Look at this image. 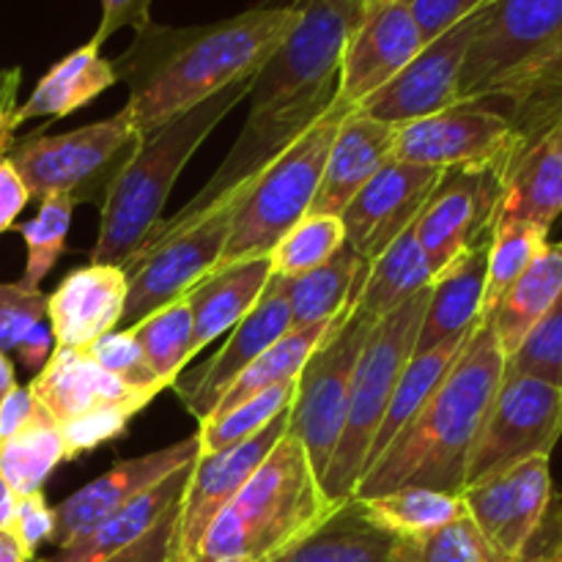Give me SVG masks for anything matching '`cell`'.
<instances>
[{
	"mask_svg": "<svg viewBox=\"0 0 562 562\" xmlns=\"http://www.w3.org/2000/svg\"><path fill=\"white\" fill-rule=\"evenodd\" d=\"M519 562H562V492L552 494L547 514Z\"/></svg>",
	"mask_w": 562,
	"mask_h": 562,
	"instance_id": "cell-52",
	"label": "cell"
},
{
	"mask_svg": "<svg viewBox=\"0 0 562 562\" xmlns=\"http://www.w3.org/2000/svg\"><path fill=\"white\" fill-rule=\"evenodd\" d=\"M296 379L294 382H285L280 387L267 390V393L256 395V398L245 401V404L234 406L225 415H214L209 420L198 423V445H201V453L209 456L217 453V450L234 448V445L245 442V439L256 437L258 431L269 426L278 415H283L285 409L294 401Z\"/></svg>",
	"mask_w": 562,
	"mask_h": 562,
	"instance_id": "cell-41",
	"label": "cell"
},
{
	"mask_svg": "<svg viewBox=\"0 0 562 562\" xmlns=\"http://www.w3.org/2000/svg\"><path fill=\"white\" fill-rule=\"evenodd\" d=\"M14 508H16V497H14V492L9 488V483H5L3 472H0V530L11 527Z\"/></svg>",
	"mask_w": 562,
	"mask_h": 562,
	"instance_id": "cell-58",
	"label": "cell"
},
{
	"mask_svg": "<svg viewBox=\"0 0 562 562\" xmlns=\"http://www.w3.org/2000/svg\"><path fill=\"white\" fill-rule=\"evenodd\" d=\"M71 212H75V201L64 192H55L38 201L36 217L20 225V234L27 247L25 274L20 283L27 289H42V280L53 272L58 263L60 252L66 247V236H69Z\"/></svg>",
	"mask_w": 562,
	"mask_h": 562,
	"instance_id": "cell-43",
	"label": "cell"
},
{
	"mask_svg": "<svg viewBox=\"0 0 562 562\" xmlns=\"http://www.w3.org/2000/svg\"><path fill=\"white\" fill-rule=\"evenodd\" d=\"M99 49V44L88 42L53 64V69L36 82L31 97L16 108V126L44 115L64 119L113 88L119 82L113 60L104 58Z\"/></svg>",
	"mask_w": 562,
	"mask_h": 562,
	"instance_id": "cell-30",
	"label": "cell"
},
{
	"mask_svg": "<svg viewBox=\"0 0 562 562\" xmlns=\"http://www.w3.org/2000/svg\"><path fill=\"white\" fill-rule=\"evenodd\" d=\"M398 126L382 124L362 110H349L340 121L324 162L322 181L307 214L340 217L351 198L371 181V176L393 157Z\"/></svg>",
	"mask_w": 562,
	"mask_h": 562,
	"instance_id": "cell-24",
	"label": "cell"
},
{
	"mask_svg": "<svg viewBox=\"0 0 562 562\" xmlns=\"http://www.w3.org/2000/svg\"><path fill=\"white\" fill-rule=\"evenodd\" d=\"M562 291V241H549L536 261L527 267V272L508 289V294L499 300L492 316L497 344L503 349L505 360L519 351L527 335L538 327L543 316L552 311Z\"/></svg>",
	"mask_w": 562,
	"mask_h": 562,
	"instance_id": "cell-31",
	"label": "cell"
},
{
	"mask_svg": "<svg viewBox=\"0 0 562 562\" xmlns=\"http://www.w3.org/2000/svg\"><path fill=\"white\" fill-rule=\"evenodd\" d=\"M346 245V231L340 217L329 214H307L269 252L272 274L280 278H302L322 263H327Z\"/></svg>",
	"mask_w": 562,
	"mask_h": 562,
	"instance_id": "cell-42",
	"label": "cell"
},
{
	"mask_svg": "<svg viewBox=\"0 0 562 562\" xmlns=\"http://www.w3.org/2000/svg\"><path fill=\"white\" fill-rule=\"evenodd\" d=\"M434 280L428 269L423 247L415 236V225L406 234H401L382 256L368 263V274L360 285L355 307L366 313L368 318L379 322L382 316L393 313L423 289H428Z\"/></svg>",
	"mask_w": 562,
	"mask_h": 562,
	"instance_id": "cell-34",
	"label": "cell"
},
{
	"mask_svg": "<svg viewBox=\"0 0 562 562\" xmlns=\"http://www.w3.org/2000/svg\"><path fill=\"white\" fill-rule=\"evenodd\" d=\"M349 113L344 102L333 99L327 113L307 126L289 148L258 170L247 187L231 223L228 245L214 272L269 256L280 239L307 217L322 181L324 162L340 121ZM212 272V274H214Z\"/></svg>",
	"mask_w": 562,
	"mask_h": 562,
	"instance_id": "cell-8",
	"label": "cell"
},
{
	"mask_svg": "<svg viewBox=\"0 0 562 562\" xmlns=\"http://www.w3.org/2000/svg\"><path fill=\"white\" fill-rule=\"evenodd\" d=\"M470 335H467V338L448 340V344H439L428 351H415V355L409 357L398 384H395L393 398H390L387 412H384L376 439H373L371 456H368V470L382 459L384 450L393 445V439L398 437V434L415 420L417 412L426 406V401L431 398V393L439 387V382L448 376L450 366H453L456 357L461 355V349H464V344L470 340Z\"/></svg>",
	"mask_w": 562,
	"mask_h": 562,
	"instance_id": "cell-35",
	"label": "cell"
},
{
	"mask_svg": "<svg viewBox=\"0 0 562 562\" xmlns=\"http://www.w3.org/2000/svg\"><path fill=\"white\" fill-rule=\"evenodd\" d=\"M47 322V294L22 283H0V351H16L27 333Z\"/></svg>",
	"mask_w": 562,
	"mask_h": 562,
	"instance_id": "cell-47",
	"label": "cell"
},
{
	"mask_svg": "<svg viewBox=\"0 0 562 562\" xmlns=\"http://www.w3.org/2000/svg\"><path fill=\"white\" fill-rule=\"evenodd\" d=\"M176 516H179V508L168 510L146 536H140L135 543H130L126 549L99 562H170L176 538Z\"/></svg>",
	"mask_w": 562,
	"mask_h": 562,
	"instance_id": "cell-50",
	"label": "cell"
},
{
	"mask_svg": "<svg viewBox=\"0 0 562 562\" xmlns=\"http://www.w3.org/2000/svg\"><path fill=\"white\" fill-rule=\"evenodd\" d=\"M503 379L505 355L492 324L481 318L448 376L366 472L355 497H379L401 488L464 492L467 464Z\"/></svg>",
	"mask_w": 562,
	"mask_h": 562,
	"instance_id": "cell-3",
	"label": "cell"
},
{
	"mask_svg": "<svg viewBox=\"0 0 562 562\" xmlns=\"http://www.w3.org/2000/svg\"><path fill=\"white\" fill-rule=\"evenodd\" d=\"M252 179L236 184L192 217L159 220L148 231L143 245L121 263L126 274V305L119 329L135 327L159 307L187 296L217 269L234 212Z\"/></svg>",
	"mask_w": 562,
	"mask_h": 562,
	"instance_id": "cell-7",
	"label": "cell"
},
{
	"mask_svg": "<svg viewBox=\"0 0 562 562\" xmlns=\"http://www.w3.org/2000/svg\"><path fill=\"white\" fill-rule=\"evenodd\" d=\"M475 14L428 42L393 80L379 88L357 110L382 124L404 126L426 115L442 113L459 102V77L470 44Z\"/></svg>",
	"mask_w": 562,
	"mask_h": 562,
	"instance_id": "cell-20",
	"label": "cell"
},
{
	"mask_svg": "<svg viewBox=\"0 0 562 562\" xmlns=\"http://www.w3.org/2000/svg\"><path fill=\"white\" fill-rule=\"evenodd\" d=\"M27 390L58 426L69 461L119 439L132 417L157 398L104 371L88 349H53Z\"/></svg>",
	"mask_w": 562,
	"mask_h": 562,
	"instance_id": "cell-9",
	"label": "cell"
},
{
	"mask_svg": "<svg viewBox=\"0 0 562 562\" xmlns=\"http://www.w3.org/2000/svg\"><path fill=\"white\" fill-rule=\"evenodd\" d=\"M481 102L510 121L519 151L541 140L562 115V27L541 53L499 80Z\"/></svg>",
	"mask_w": 562,
	"mask_h": 562,
	"instance_id": "cell-25",
	"label": "cell"
},
{
	"mask_svg": "<svg viewBox=\"0 0 562 562\" xmlns=\"http://www.w3.org/2000/svg\"><path fill=\"white\" fill-rule=\"evenodd\" d=\"M140 132L124 113L64 135H27L11 140L5 157L11 159L31 198L64 192L77 203H97L102 209L115 176L121 173L140 143Z\"/></svg>",
	"mask_w": 562,
	"mask_h": 562,
	"instance_id": "cell-10",
	"label": "cell"
},
{
	"mask_svg": "<svg viewBox=\"0 0 562 562\" xmlns=\"http://www.w3.org/2000/svg\"><path fill=\"white\" fill-rule=\"evenodd\" d=\"M14 387H16L14 366H11L9 355H3V351H0V401H3Z\"/></svg>",
	"mask_w": 562,
	"mask_h": 562,
	"instance_id": "cell-59",
	"label": "cell"
},
{
	"mask_svg": "<svg viewBox=\"0 0 562 562\" xmlns=\"http://www.w3.org/2000/svg\"><path fill=\"white\" fill-rule=\"evenodd\" d=\"M406 3L420 27L423 42L428 44L475 14L486 0H406Z\"/></svg>",
	"mask_w": 562,
	"mask_h": 562,
	"instance_id": "cell-49",
	"label": "cell"
},
{
	"mask_svg": "<svg viewBox=\"0 0 562 562\" xmlns=\"http://www.w3.org/2000/svg\"><path fill=\"white\" fill-rule=\"evenodd\" d=\"M31 562H53V560H49V558H33Z\"/></svg>",
	"mask_w": 562,
	"mask_h": 562,
	"instance_id": "cell-61",
	"label": "cell"
},
{
	"mask_svg": "<svg viewBox=\"0 0 562 562\" xmlns=\"http://www.w3.org/2000/svg\"><path fill=\"white\" fill-rule=\"evenodd\" d=\"M488 245H492V236L461 252L431 280V296H428L426 313H423L415 351H428L448 340L467 338L481 324Z\"/></svg>",
	"mask_w": 562,
	"mask_h": 562,
	"instance_id": "cell-26",
	"label": "cell"
},
{
	"mask_svg": "<svg viewBox=\"0 0 562 562\" xmlns=\"http://www.w3.org/2000/svg\"><path fill=\"white\" fill-rule=\"evenodd\" d=\"M562 214V154L538 140L521 148L505 170V190L499 201L497 223H519L552 228Z\"/></svg>",
	"mask_w": 562,
	"mask_h": 562,
	"instance_id": "cell-32",
	"label": "cell"
},
{
	"mask_svg": "<svg viewBox=\"0 0 562 562\" xmlns=\"http://www.w3.org/2000/svg\"><path fill=\"white\" fill-rule=\"evenodd\" d=\"M195 464V461H192ZM192 464L181 467V470L170 472L168 477L151 486L148 492H143L140 497H135L132 503H126L124 508H119L115 514H110L97 530L88 532L86 538L75 541L71 547L58 549L53 562H99L110 554L121 552L130 543H135L137 538L146 536L159 519H162L168 510L179 508L181 494H184L187 481H190Z\"/></svg>",
	"mask_w": 562,
	"mask_h": 562,
	"instance_id": "cell-29",
	"label": "cell"
},
{
	"mask_svg": "<svg viewBox=\"0 0 562 562\" xmlns=\"http://www.w3.org/2000/svg\"><path fill=\"white\" fill-rule=\"evenodd\" d=\"M27 201H31V192H27L25 181L20 179L11 159L0 154V234L14 228Z\"/></svg>",
	"mask_w": 562,
	"mask_h": 562,
	"instance_id": "cell-53",
	"label": "cell"
},
{
	"mask_svg": "<svg viewBox=\"0 0 562 562\" xmlns=\"http://www.w3.org/2000/svg\"><path fill=\"white\" fill-rule=\"evenodd\" d=\"M552 494L549 459H530L492 481L467 486L461 499L467 516L475 521L494 552L508 562H519L547 514Z\"/></svg>",
	"mask_w": 562,
	"mask_h": 562,
	"instance_id": "cell-21",
	"label": "cell"
},
{
	"mask_svg": "<svg viewBox=\"0 0 562 562\" xmlns=\"http://www.w3.org/2000/svg\"><path fill=\"white\" fill-rule=\"evenodd\" d=\"M373 324L376 322L355 305L346 307L296 376L294 401L289 406V434L302 442L318 481H324L344 431L351 376Z\"/></svg>",
	"mask_w": 562,
	"mask_h": 562,
	"instance_id": "cell-11",
	"label": "cell"
},
{
	"mask_svg": "<svg viewBox=\"0 0 562 562\" xmlns=\"http://www.w3.org/2000/svg\"><path fill=\"white\" fill-rule=\"evenodd\" d=\"M102 3V16H99L97 33H93L91 42L102 47L113 33L132 27V31H140L151 22V5L154 0H99Z\"/></svg>",
	"mask_w": 562,
	"mask_h": 562,
	"instance_id": "cell-51",
	"label": "cell"
},
{
	"mask_svg": "<svg viewBox=\"0 0 562 562\" xmlns=\"http://www.w3.org/2000/svg\"><path fill=\"white\" fill-rule=\"evenodd\" d=\"M285 434H289V409L274 417L256 437L245 439L234 448L217 450V453L198 456L184 494H181L170 562L195 560L203 536L220 516V510L239 494V488L250 481L252 472L261 467V461L272 453V448Z\"/></svg>",
	"mask_w": 562,
	"mask_h": 562,
	"instance_id": "cell-17",
	"label": "cell"
},
{
	"mask_svg": "<svg viewBox=\"0 0 562 562\" xmlns=\"http://www.w3.org/2000/svg\"><path fill=\"white\" fill-rule=\"evenodd\" d=\"M519 154V137L486 102H456L442 113L398 126L393 159L437 170L503 168Z\"/></svg>",
	"mask_w": 562,
	"mask_h": 562,
	"instance_id": "cell-14",
	"label": "cell"
},
{
	"mask_svg": "<svg viewBox=\"0 0 562 562\" xmlns=\"http://www.w3.org/2000/svg\"><path fill=\"white\" fill-rule=\"evenodd\" d=\"M549 245V231L541 225L505 220L494 225L492 245H488V269H486V296H483V318L494 313L510 285L527 272L538 252Z\"/></svg>",
	"mask_w": 562,
	"mask_h": 562,
	"instance_id": "cell-40",
	"label": "cell"
},
{
	"mask_svg": "<svg viewBox=\"0 0 562 562\" xmlns=\"http://www.w3.org/2000/svg\"><path fill=\"white\" fill-rule=\"evenodd\" d=\"M398 562H508L494 552L470 516L415 538H398Z\"/></svg>",
	"mask_w": 562,
	"mask_h": 562,
	"instance_id": "cell-44",
	"label": "cell"
},
{
	"mask_svg": "<svg viewBox=\"0 0 562 562\" xmlns=\"http://www.w3.org/2000/svg\"><path fill=\"white\" fill-rule=\"evenodd\" d=\"M300 16V5L263 3L206 25H159L135 31L113 60L130 99L121 113L140 135L206 102L214 93L252 80Z\"/></svg>",
	"mask_w": 562,
	"mask_h": 562,
	"instance_id": "cell-1",
	"label": "cell"
},
{
	"mask_svg": "<svg viewBox=\"0 0 562 562\" xmlns=\"http://www.w3.org/2000/svg\"><path fill=\"white\" fill-rule=\"evenodd\" d=\"M38 412H42V406L33 398L31 390L16 384V387L0 401V442H5V439L20 434L25 426H31L38 417Z\"/></svg>",
	"mask_w": 562,
	"mask_h": 562,
	"instance_id": "cell-54",
	"label": "cell"
},
{
	"mask_svg": "<svg viewBox=\"0 0 562 562\" xmlns=\"http://www.w3.org/2000/svg\"><path fill=\"white\" fill-rule=\"evenodd\" d=\"M53 329H49L47 322H42L22 338V344L16 346V357H20L22 368L33 371V376H36L44 368V362L49 360V355H53Z\"/></svg>",
	"mask_w": 562,
	"mask_h": 562,
	"instance_id": "cell-56",
	"label": "cell"
},
{
	"mask_svg": "<svg viewBox=\"0 0 562 562\" xmlns=\"http://www.w3.org/2000/svg\"><path fill=\"white\" fill-rule=\"evenodd\" d=\"M22 69L11 66V69L0 71V154L9 151L11 140L16 132V97H20Z\"/></svg>",
	"mask_w": 562,
	"mask_h": 562,
	"instance_id": "cell-55",
	"label": "cell"
},
{
	"mask_svg": "<svg viewBox=\"0 0 562 562\" xmlns=\"http://www.w3.org/2000/svg\"><path fill=\"white\" fill-rule=\"evenodd\" d=\"M333 322L316 324V327H307V329H291V333H285L278 344L269 346V349L263 351L258 360H252L250 366H247L245 371L234 379V384L225 390L223 398H220V404L214 406V412L209 417L225 415V412H231L234 406L245 404V401L256 398V395L267 393V390L280 387V384H285V382H294V379L300 376L302 368H305V362L311 360L313 351H316V346L324 340V335L329 333Z\"/></svg>",
	"mask_w": 562,
	"mask_h": 562,
	"instance_id": "cell-36",
	"label": "cell"
},
{
	"mask_svg": "<svg viewBox=\"0 0 562 562\" xmlns=\"http://www.w3.org/2000/svg\"><path fill=\"white\" fill-rule=\"evenodd\" d=\"M126 305V274L119 263H88L60 280L47 296L55 349H91L115 333Z\"/></svg>",
	"mask_w": 562,
	"mask_h": 562,
	"instance_id": "cell-23",
	"label": "cell"
},
{
	"mask_svg": "<svg viewBox=\"0 0 562 562\" xmlns=\"http://www.w3.org/2000/svg\"><path fill=\"white\" fill-rule=\"evenodd\" d=\"M505 190L503 168L448 170L415 223L428 269L437 278L472 245L494 234Z\"/></svg>",
	"mask_w": 562,
	"mask_h": 562,
	"instance_id": "cell-15",
	"label": "cell"
},
{
	"mask_svg": "<svg viewBox=\"0 0 562 562\" xmlns=\"http://www.w3.org/2000/svg\"><path fill=\"white\" fill-rule=\"evenodd\" d=\"M360 505L373 525L398 538L426 536L467 516L461 494L434 492V488H401V492L360 499Z\"/></svg>",
	"mask_w": 562,
	"mask_h": 562,
	"instance_id": "cell-37",
	"label": "cell"
},
{
	"mask_svg": "<svg viewBox=\"0 0 562 562\" xmlns=\"http://www.w3.org/2000/svg\"><path fill=\"white\" fill-rule=\"evenodd\" d=\"M198 453H201L198 437H187L181 442L168 445V448L154 450V453L113 464L104 475H99L97 481L82 486L80 492H75L69 499H64L55 508L53 543L58 549H66L75 541H80V538H86L110 514L124 508L126 503L140 497L151 486H157L170 472L192 464L198 459Z\"/></svg>",
	"mask_w": 562,
	"mask_h": 562,
	"instance_id": "cell-22",
	"label": "cell"
},
{
	"mask_svg": "<svg viewBox=\"0 0 562 562\" xmlns=\"http://www.w3.org/2000/svg\"><path fill=\"white\" fill-rule=\"evenodd\" d=\"M562 27V0H486L475 11L459 77V102H481L541 53Z\"/></svg>",
	"mask_w": 562,
	"mask_h": 562,
	"instance_id": "cell-13",
	"label": "cell"
},
{
	"mask_svg": "<svg viewBox=\"0 0 562 562\" xmlns=\"http://www.w3.org/2000/svg\"><path fill=\"white\" fill-rule=\"evenodd\" d=\"M294 3L300 5L294 27L252 80L250 115L239 140L206 187L173 217H192L236 184L252 179L333 104L344 47L368 0Z\"/></svg>",
	"mask_w": 562,
	"mask_h": 562,
	"instance_id": "cell-2",
	"label": "cell"
},
{
	"mask_svg": "<svg viewBox=\"0 0 562 562\" xmlns=\"http://www.w3.org/2000/svg\"><path fill=\"white\" fill-rule=\"evenodd\" d=\"M269 562H398V536L373 525L351 497Z\"/></svg>",
	"mask_w": 562,
	"mask_h": 562,
	"instance_id": "cell-27",
	"label": "cell"
},
{
	"mask_svg": "<svg viewBox=\"0 0 562 562\" xmlns=\"http://www.w3.org/2000/svg\"><path fill=\"white\" fill-rule=\"evenodd\" d=\"M541 140H547L549 146H552V148H558V151L562 154V115H560V121H558V124H554L552 130H549L547 135L541 137Z\"/></svg>",
	"mask_w": 562,
	"mask_h": 562,
	"instance_id": "cell-60",
	"label": "cell"
},
{
	"mask_svg": "<svg viewBox=\"0 0 562 562\" xmlns=\"http://www.w3.org/2000/svg\"><path fill=\"white\" fill-rule=\"evenodd\" d=\"M562 437V390L505 373L467 464V486L503 475L530 459H549Z\"/></svg>",
	"mask_w": 562,
	"mask_h": 562,
	"instance_id": "cell-12",
	"label": "cell"
},
{
	"mask_svg": "<svg viewBox=\"0 0 562 562\" xmlns=\"http://www.w3.org/2000/svg\"><path fill=\"white\" fill-rule=\"evenodd\" d=\"M428 296H431V285L395 307L393 313L379 318L362 344L355 376H351L344 431H340L322 481L324 494L333 503L340 505L355 497L357 486L366 475L368 456H371L373 439L382 426L395 384H398L409 357L415 355Z\"/></svg>",
	"mask_w": 562,
	"mask_h": 562,
	"instance_id": "cell-6",
	"label": "cell"
},
{
	"mask_svg": "<svg viewBox=\"0 0 562 562\" xmlns=\"http://www.w3.org/2000/svg\"><path fill=\"white\" fill-rule=\"evenodd\" d=\"M448 170L409 165L390 157L340 212L346 245L373 263L412 228Z\"/></svg>",
	"mask_w": 562,
	"mask_h": 562,
	"instance_id": "cell-16",
	"label": "cell"
},
{
	"mask_svg": "<svg viewBox=\"0 0 562 562\" xmlns=\"http://www.w3.org/2000/svg\"><path fill=\"white\" fill-rule=\"evenodd\" d=\"M11 530L20 538L22 549L27 558H36L42 543H53L55 538V508H49L44 492L27 494V497L16 499L14 519H11Z\"/></svg>",
	"mask_w": 562,
	"mask_h": 562,
	"instance_id": "cell-48",
	"label": "cell"
},
{
	"mask_svg": "<svg viewBox=\"0 0 562 562\" xmlns=\"http://www.w3.org/2000/svg\"><path fill=\"white\" fill-rule=\"evenodd\" d=\"M505 373L541 379L562 390V291L552 311L527 335L519 351L505 360Z\"/></svg>",
	"mask_w": 562,
	"mask_h": 562,
	"instance_id": "cell-45",
	"label": "cell"
},
{
	"mask_svg": "<svg viewBox=\"0 0 562 562\" xmlns=\"http://www.w3.org/2000/svg\"><path fill=\"white\" fill-rule=\"evenodd\" d=\"M214 562H245V560H214Z\"/></svg>",
	"mask_w": 562,
	"mask_h": 562,
	"instance_id": "cell-62",
	"label": "cell"
},
{
	"mask_svg": "<svg viewBox=\"0 0 562 562\" xmlns=\"http://www.w3.org/2000/svg\"><path fill=\"white\" fill-rule=\"evenodd\" d=\"M33 558H27V552L22 549L20 538L14 536L11 527L0 530V562H31Z\"/></svg>",
	"mask_w": 562,
	"mask_h": 562,
	"instance_id": "cell-57",
	"label": "cell"
},
{
	"mask_svg": "<svg viewBox=\"0 0 562 562\" xmlns=\"http://www.w3.org/2000/svg\"><path fill=\"white\" fill-rule=\"evenodd\" d=\"M289 283V278L272 274L252 311L234 327L228 344L206 366L192 368V373H181L179 382L173 384L181 404L187 406L190 415H195L198 423L212 415L225 390L252 360H258L269 346L291 333Z\"/></svg>",
	"mask_w": 562,
	"mask_h": 562,
	"instance_id": "cell-19",
	"label": "cell"
},
{
	"mask_svg": "<svg viewBox=\"0 0 562 562\" xmlns=\"http://www.w3.org/2000/svg\"><path fill=\"white\" fill-rule=\"evenodd\" d=\"M335 508L338 503L324 494L302 442L285 434L220 510L192 562H269L322 525Z\"/></svg>",
	"mask_w": 562,
	"mask_h": 562,
	"instance_id": "cell-4",
	"label": "cell"
},
{
	"mask_svg": "<svg viewBox=\"0 0 562 562\" xmlns=\"http://www.w3.org/2000/svg\"><path fill=\"white\" fill-rule=\"evenodd\" d=\"M423 47L426 42L406 0H368L344 47L335 99L349 110L360 108Z\"/></svg>",
	"mask_w": 562,
	"mask_h": 562,
	"instance_id": "cell-18",
	"label": "cell"
},
{
	"mask_svg": "<svg viewBox=\"0 0 562 562\" xmlns=\"http://www.w3.org/2000/svg\"><path fill=\"white\" fill-rule=\"evenodd\" d=\"M252 80L236 82V86L214 93L206 102L195 104L192 110L165 121L162 126L140 137L135 154L115 176L102 203V220H99L91 263H119L121 267L143 245L148 231L162 220V209L184 165L212 135L214 126L236 104L250 97Z\"/></svg>",
	"mask_w": 562,
	"mask_h": 562,
	"instance_id": "cell-5",
	"label": "cell"
},
{
	"mask_svg": "<svg viewBox=\"0 0 562 562\" xmlns=\"http://www.w3.org/2000/svg\"><path fill=\"white\" fill-rule=\"evenodd\" d=\"M269 278H272V261H269V256H263L201 280L187 294L192 311L190 355L195 357L217 335H223L225 329H234L252 311L258 296L267 289Z\"/></svg>",
	"mask_w": 562,
	"mask_h": 562,
	"instance_id": "cell-28",
	"label": "cell"
},
{
	"mask_svg": "<svg viewBox=\"0 0 562 562\" xmlns=\"http://www.w3.org/2000/svg\"><path fill=\"white\" fill-rule=\"evenodd\" d=\"M93 355V360L104 368L108 373H113L115 379H121L124 384L137 390H148V393H162V384L154 376L151 366H148L146 355L140 351L137 340L132 338L126 329H115V333L102 335L97 344L88 349Z\"/></svg>",
	"mask_w": 562,
	"mask_h": 562,
	"instance_id": "cell-46",
	"label": "cell"
},
{
	"mask_svg": "<svg viewBox=\"0 0 562 562\" xmlns=\"http://www.w3.org/2000/svg\"><path fill=\"white\" fill-rule=\"evenodd\" d=\"M366 274L368 263L349 245H344L327 263L291 280V329H307L333 322L338 313L355 305Z\"/></svg>",
	"mask_w": 562,
	"mask_h": 562,
	"instance_id": "cell-33",
	"label": "cell"
},
{
	"mask_svg": "<svg viewBox=\"0 0 562 562\" xmlns=\"http://www.w3.org/2000/svg\"><path fill=\"white\" fill-rule=\"evenodd\" d=\"M126 333L137 340L140 351L146 355L148 366H151L154 376L165 390L173 387L179 376L184 373L187 362L192 360L190 344H192V311L190 300L170 302V305L159 307L157 313L146 316L130 327Z\"/></svg>",
	"mask_w": 562,
	"mask_h": 562,
	"instance_id": "cell-39",
	"label": "cell"
},
{
	"mask_svg": "<svg viewBox=\"0 0 562 562\" xmlns=\"http://www.w3.org/2000/svg\"><path fill=\"white\" fill-rule=\"evenodd\" d=\"M60 461H69L64 437L44 409L31 426L0 442V472L16 499L42 492Z\"/></svg>",
	"mask_w": 562,
	"mask_h": 562,
	"instance_id": "cell-38",
	"label": "cell"
}]
</instances>
